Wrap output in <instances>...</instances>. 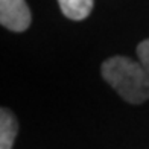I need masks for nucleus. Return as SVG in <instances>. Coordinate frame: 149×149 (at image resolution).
<instances>
[{
    "label": "nucleus",
    "mask_w": 149,
    "mask_h": 149,
    "mask_svg": "<svg viewBox=\"0 0 149 149\" xmlns=\"http://www.w3.org/2000/svg\"><path fill=\"white\" fill-rule=\"evenodd\" d=\"M94 0H58L61 12L70 20H84L90 15Z\"/></svg>",
    "instance_id": "20e7f679"
},
{
    "label": "nucleus",
    "mask_w": 149,
    "mask_h": 149,
    "mask_svg": "<svg viewBox=\"0 0 149 149\" xmlns=\"http://www.w3.org/2000/svg\"><path fill=\"white\" fill-rule=\"evenodd\" d=\"M102 78L130 104H143L149 99V73L131 58H108L102 64Z\"/></svg>",
    "instance_id": "f257e3e1"
},
{
    "label": "nucleus",
    "mask_w": 149,
    "mask_h": 149,
    "mask_svg": "<svg viewBox=\"0 0 149 149\" xmlns=\"http://www.w3.org/2000/svg\"><path fill=\"white\" fill-rule=\"evenodd\" d=\"M137 56L140 59V64L149 73V38L145 40V41H141L137 46Z\"/></svg>",
    "instance_id": "39448f33"
},
{
    "label": "nucleus",
    "mask_w": 149,
    "mask_h": 149,
    "mask_svg": "<svg viewBox=\"0 0 149 149\" xmlns=\"http://www.w3.org/2000/svg\"><path fill=\"white\" fill-rule=\"evenodd\" d=\"M32 22L26 0H0V23L12 32H23Z\"/></svg>",
    "instance_id": "f03ea898"
},
{
    "label": "nucleus",
    "mask_w": 149,
    "mask_h": 149,
    "mask_svg": "<svg viewBox=\"0 0 149 149\" xmlns=\"http://www.w3.org/2000/svg\"><path fill=\"white\" fill-rule=\"evenodd\" d=\"M18 131L17 119L8 108L0 111V149H12L15 135Z\"/></svg>",
    "instance_id": "7ed1b4c3"
}]
</instances>
